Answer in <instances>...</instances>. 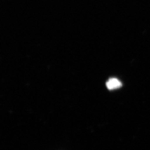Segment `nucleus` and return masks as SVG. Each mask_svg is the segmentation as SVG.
Returning <instances> with one entry per match:
<instances>
[{"mask_svg":"<svg viewBox=\"0 0 150 150\" xmlns=\"http://www.w3.org/2000/svg\"><path fill=\"white\" fill-rule=\"evenodd\" d=\"M106 86L109 90L117 89L120 88L122 86V83L117 78H110L106 82Z\"/></svg>","mask_w":150,"mask_h":150,"instance_id":"f257e3e1","label":"nucleus"}]
</instances>
